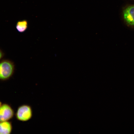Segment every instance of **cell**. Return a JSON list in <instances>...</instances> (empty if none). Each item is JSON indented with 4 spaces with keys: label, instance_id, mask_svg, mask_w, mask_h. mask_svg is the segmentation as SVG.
<instances>
[{
    "label": "cell",
    "instance_id": "277c9868",
    "mask_svg": "<svg viewBox=\"0 0 134 134\" xmlns=\"http://www.w3.org/2000/svg\"><path fill=\"white\" fill-rule=\"evenodd\" d=\"M123 16L127 24L134 26V5L129 6L125 8L123 11Z\"/></svg>",
    "mask_w": 134,
    "mask_h": 134
},
{
    "label": "cell",
    "instance_id": "5b68a950",
    "mask_svg": "<svg viewBox=\"0 0 134 134\" xmlns=\"http://www.w3.org/2000/svg\"><path fill=\"white\" fill-rule=\"evenodd\" d=\"M12 130L11 123L8 121L0 122V134H9Z\"/></svg>",
    "mask_w": 134,
    "mask_h": 134
},
{
    "label": "cell",
    "instance_id": "ba28073f",
    "mask_svg": "<svg viewBox=\"0 0 134 134\" xmlns=\"http://www.w3.org/2000/svg\"><path fill=\"white\" fill-rule=\"evenodd\" d=\"M1 102L0 101V106L2 104Z\"/></svg>",
    "mask_w": 134,
    "mask_h": 134
},
{
    "label": "cell",
    "instance_id": "7a4b0ae2",
    "mask_svg": "<svg viewBox=\"0 0 134 134\" xmlns=\"http://www.w3.org/2000/svg\"><path fill=\"white\" fill-rule=\"evenodd\" d=\"M16 119L20 121L25 122L30 120L33 116L32 107L28 104H23L18 107L15 113Z\"/></svg>",
    "mask_w": 134,
    "mask_h": 134
},
{
    "label": "cell",
    "instance_id": "52a82bcc",
    "mask_svg": "<svg viewBox=\"0 0 134 134\" xmlns=\"http://www.w3.org/2000/svg\"><path fill=\"white\" fill-rule=\"evenodd\" d=\"M4 54L3 51L0 49V61L4 56Z\"/></svg>",
    "mask_w": 134,
    "mask_h": 134
},
{
    "label": "cell",
    "instance_id": "6da1fadb",
    "mask_svg": "<svg viewBox=\"0 0 134 134\" xmlns=\"http://www.w3.org/2000/svg\"><path fill=\"white\" fill-rule=\"evenodd\" d=\"M14 63L8 59H4L0 61V80L9 79L13 75L15 71Z\"/></svg>",
    "mask_w": 134,
    "mask_h": 134
},
{
    "label": "cell",
    "instance_id": "8992f818",
    "mask_svg": "<svg viewBox=\"0 0 134 134\" xmlns=\"http://www.w3.org/2000/svg\"><path fill=\"white\" fill-rule=\"evenodd\" d=\"M28 22L26 20L18 21L16 25L17 31L20 33H23L28 28Z\"/></svg>",
    "mask_w": 134,
    "mask_h": 134
},
{
    "label": "cell",
    "instance_id": "3957f363",
    "mask_svg": "<svg viewBox=\"0 0 134 134\" xmlns=\"http://www.w3.org/2000/svg\"><path fill=\"white\" fill-rule=\"evenodd\" d=\"M14 115L13 109L9 104L4 103L0 106V122L8 121L12 118Z\"/></svg>",
    "mask_w": 134,
    "mask_h": 134
}]
</instances>
